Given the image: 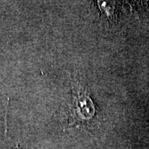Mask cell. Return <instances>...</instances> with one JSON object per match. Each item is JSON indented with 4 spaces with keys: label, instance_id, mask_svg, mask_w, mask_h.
Masks as SVG:
<instances>
[{
    "label": "cell",
    "instance_id": "obj_1",
    "mask_svg": "<svg viewBox=\"0 0 149 149\" xmlns=\"http://www.w3.org/2000/svg\"><path fill=\"white\" fill-rule=\"evenodd\" d=\"M95 115V105L85 91H74L70 109V119L72 124L89 123Z\"/></svg>",
    "mask_w": 149,
    "mask_h": 149
}]
</instances>
